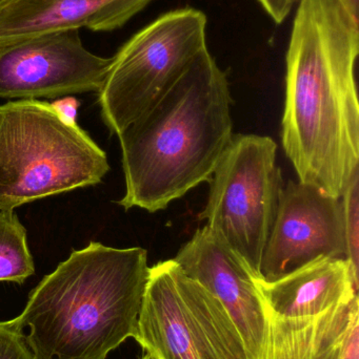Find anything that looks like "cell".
Listing matches in <instances>:
<instances>
[{"mask_svg":"<svg viewBox=\"0 0 359 359\" xmlns=\"http://www.w3.org/2000/svg\"><path fill=\"white\" fill-rule=\"evenodd\" d=\"M359 20L341 0H299L282 141L299 181L341 198L359 170Z\"/></svg>","mask_w":359,"mask_h":359,"instance_id":"6da1fadb","label":"cell"},{"mask_svg":"<svg viewBox=\"0 0 359 359\" xmlns=\"http://www.w3.org/2000/svg\"><path fill=\"white\" fill-rule=\"evenodd\" d=\"M225 72L208 48L119 135L126 194L120 206L166 209L210 181L233 138Z\"/></svg>","mask_w":359,"mask_h":359,"instance_id":"7a4b0ae2","label":"cell"},{"mask_svg":"<svg viewBox=\"0 0 359 359\" xmlns=\"http://www.w3.org/2000/svg\"><path fill=\"white\" fill-rule=\"evenodd\" d=\"M148 252L91 242L31 291L17 316L34 359H105L136 332Z\"/></svg>","mask_w":359,"mask_h":359,"instance_id":"3957f363","label":"cell"},{"mask_svg":"<svg viewBox=\"0 0 359 359\" xmlns=\"http://www.w3.org/2000/svg\"><path fill=\"white\" fill-rule=\"evenodd\" d=\"M105 151L52 103L0 105V210L100 183Z\"/></svg>","mask_w":359,"mask_h":359,"instance_id":"277c9868","label":"cell"},{"mask_svg":"<svg viewBox=\"0 0 359 359\" xmlns=\"http://www.w3.org/2000/svg\"><path fill=\"white\" fill-rule=\"evenodd\" d=\"M207 16L171 11L137 32L111 57L98 92L103 121L119 135L154 104L208 48Z\"/></svg>","mask_w":359,"mask_h":359,"instance_id":"5b68a950","label":"cell"},{"mask_svg":"<svg viewBox=\"0 0 359 359\" xmlns=\"http://www.w3.org/2000/svg\"><path fill=\"white\" fill-rule=\"evenodd\" d=\"M133 339L156 359H250L218 299L174 259L150 267Z\"/></svg>","mask_w":359,"mask_h":359,"instance_id":"8992f818","label":"cell"},{"mask_svg":"<svg viewBox=\"0 0 359 359\" xmlns=\"http://www.w3.org/2000/svg\"><path fill=\"white\" fill-rule=\"evenodd\" d=\"M276 155L270 137L233 135L209 181L200 215L257 278L284 188Z\"/></svg>","mask_w":359,"mask_h":359,"instance_id":"52a82bcc","label":"cell"},{"mask_svg":"<svg viewBox=\"0 0 359 359\" xmlns=\"http://www.w3.org/2000/svg\"><path fill=\"white\" fill-rule=\"evenodd\" d=\"M111 58L84 48L79 29L29 38L0 48V98L36 100L100 90Z\"/></svg>","mask_w":359,"mask_h":359,"instance_id":"ba28073f","label":"cell"},{"mask_svg":"<svg viewBox=\"0 0 359 359\" xmlns=\"http://www.w3.org/2000/svg\"><path fill=\"white\" fill-rule=\"evenodd\" d=\"M322 257L347 259L341 198L289 181L263 252L261 278L276 280Z\"/></svg>","mask_w":359,"mask_h":359,"instance_id":"9c48e42d","label":"cell"},{"mask_svg":"<svg viewBox=\"0 0 359 359\" xmlns=\"http://www.w3.org/2000/svg\"><path fill=\"white\" fill-rule=\"evenodd\" d=\"M174 261L225 308L250 359H266L268 326L263 302L249 266L208 226L188 241Z\"/></svg>","mask_w":359,"mask_h":359,"instance_id":"30bf717a","label":"cell"},{"mask_svg":"<svg viewBox=\"0 0 359 359\" xmlns=\"http://www.w3.org/2000/svg\"><path fill=\"white\" fill-rule=\"evenodd\" d=\"M141 10L135 0H12L0 10V48L65 29L114 31Z\"/></svg>","mask_w":359,"mask_h":359,"instance_id":"8fae6325","label":"cell"},{"mask_svg":"<svg viewBox=\"0 0 359 359\" xmlns=\"http://www.w3.org/2000/svg\"><path fill=\"white\" fill-rule=\"evenodd\" d=\"M34 273L27 230L14 210H0V282L23 284Z\"/></svg>","mask_w":359,"mask_h":359,"instance_id":"7c38bea8","label":"cell"},{"mask_svg":"<svg viewBox=\"0 0 359 359\" xmlns=\"http://www.w3.org/2000/svg\"><path fill=\"white\" fill-rule=\"evenodd\" d=\"M359 170H356L341 194L345 231L346 255L354 271L358 273L359 255Z\"/></svg>","mask_w":359,"mask_h":359,"instance_id":"4fadbf2b","label":"cell"},{"mask_svg":"<svg viewBox=\"0 0 359 359\" xmlns=\"http://www.w3.org/2000/svg\"><path fill=\"white\" fill-rule=\"evenodd\" d=\"M0 359H34L25 328L17 318L0 320Z\"/></svg>","mask_w":359,"mask_h":359,"instance_id":"5bb4252c","label":"cell"},{"mask_svg":"<svg viewBox=\"0 0 359 359\" xmlns=\"http://www.w3.org/2000/svg\"><path fill=\"white\" fill-rule=\"evenodd\" d=\"M341 359H359V314L353 318L348 329Z\"/></svg>","mask_w":359,"mask_h":359,"instance_id":"9a60e30c","label":"cell"},{"mask_svg":"<svg viewBox=\"0 0 359 359\" xmlns=\"http://www.w3.org/2000/svg\"><path fill=\"white\" fill-rule=\"evenodd\" d=\"M263 10L276 23H282L286 20L287 17L292 10V0H259Z\"/></svg>","mask_w":359,"mask_h":359,"instance_id":"2e32d148","label":"cell"},{"mask_svg":"<svg viewBox=\"0 0 359 359\" xmlns=\"http://www.w3.org/2000/svg\"><path fill=\"white\" fill-rule=\"evenodd\" d=\"M53 107L70 121L76 122L77 115L78 101L73 98H65L52 103Z\"/></svg>","mask_w":359,"mask_h":359,"instance_id":"e0dca14e","label":"cell"},{"mask_svg":"<svg viewBox=\"0 0 359 359\" xmlns=\"http://www.w3.org/2000/svg\"><path fill=\"white\" fill-rule=\"evenodd\" d=\"M346 334H347V332H346ZM346 334L345 337L341 339V341H339L337 343L333 344V345L330 346V347L327 348V349L325 350L322 353H320V355H318L315 359H341V351H343V345L344 341H345Z\"/></svg>","mask_w":359,"mask_h":359,"instance_id":"ac0fdd59","label":"cell"},{"mask_svg":"<svg viewBox=\"0 0 359 359\" xmlns=\"http://www.w3.org/2000/svg\"><path fill=\"white\" fill-rule=\"evenodd\" d=\"M341 1L352 15L358 17V0H341Z\"/></svg>","mask_w":359,"mask_h":359,"instance_id":"d6986e66","label":"cell"},{"mask_svg":"<svg viewBox=\"0 0 359 359\" xmlns=\"http://www.w3.org/2000/svg\"><path fill=\"white\" fill-rule=\"evenodd\" d=\"M137 2H138L139 4H141V6H143V8H145V6H148V4H150V2L152 1V0H136Z\"/></svg>","mask_w":359,"mask_h":359,"instance_id":"ffe728a7","label":"cell"},{"mask_svg":"<svg viewBox=\"0 0 359 359\" xmlns=\"http://www.w3.org/2000/svg\"><path fill=\"white\" fill-rule=\"evenodd\" d=\"M12 0H0V10H1L4 6H6V4H10Z\"/></svg>","mask_w":359,"mask_h":359,"instance_id":"44dd1931","label":"cell"},{"mask_svg":"<svg viewBox=\"0 0 359 359\" xmlns=\"http://www.w3.org/2000/svg\"><path fill=\"white\" fill-rule=\"evenodd\" d=\"M141 359H156L155 358H153V356L151 355V354L147 353L145 356H143Z\"/></svg>","mask_w":359,"mask_h":359,"instance_id":"7402d4cb","label":"cell"},{"mask_svg":"<svg viewBox=\"0 0 359 359\" xmlns=\"http://www.w3.org/2000/svg\"><path fill=\"white\" fill-rule=\"evenodd\" d=\"M292 1H293V4H297V2H299V0H292Z\"/></svg>","mask_w":359,"mask_h":359,"instance_id":"603a6c76","label":"cell"}]
</instances>
